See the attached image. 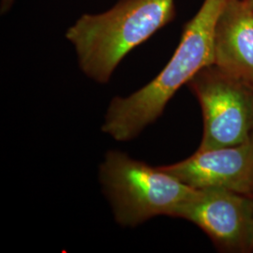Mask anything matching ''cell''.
Wrapping results in <instances>:
<instances>
[{"mask_svg": "<svg viewBox=\"0 0 253 253\" xmlns=\"http://www.w3.org/2000/svg\"><path fill=\"white\" fill-rule=\"evenodd\" d=\"M226 0H204L183 27L180 42L169 62L153 80L127 97L113 99L101 130L115 140L134 139L163 115L182 85L204 68L214 65V34Z\"/></svg>", "mask_w": 253, "mask_h": 253, "instance_id": "obj_1", "label": "cell"}, {"mask_svg": "<svg viewBox=\"0 0 253 253\" xmlns=\"http://www.w3.org/2000/svg\"><path fill=\"white\" fill-rule=\"evenodd\" d=\"M175 16V0H119L103 12L83 14L65 36L84 75L107 84L126 54Z\"/></svg>", "mask_w": 253, "mask_h": 253, "instance_id": "obj_2", "label": "cell"}, {"mask_svg": "<svg viewBox=\"0 0 253 253\" xmlns=\"http://www.w3.org/2000/svg\"><path fill=\"white\" fill-rule=\"evenodd\" d=\"M100 181L123 227L138 226L161 215L173 216L197 190L160 167L130 158L118 150L108 151L100 167Z\"/></svg>", "mask_w": 253, "mask_h": 253, "instance_id": "obj_3", "label": "cell"}, {"mask_svg": "<svg viewBox=\"0 0 253 253\" xmlns=\"http://www.w3.org/2000/svg\"><path fill=\"white\" fill-rule=\"evenodd\" d=\"M203 111L204 135L198 150L241 145L253 132V88L211 65L189 83Z\"/></svg>", "mask_w": 253, "mask_h": 253, "instance_id": "obj_4", "label": "cell"}, {"mask_svg": "<svg viewBox=\"0 0 253 253\" xmlns=\"http://www.w3.org/2000/svg\"><path fill=\"white\" fill-rule=\"evenodd\" d=\"M172 217L197 225L220 250H253V197L221 189L197 190Z\"/></svg>", "mask_w": 253, "mask_h": 253, "instance_id": "obj_5", "label": "cell"}, {"mask_svg": "<svg viewBox=\"0 0 253 253\" xmlns=\"http://www.w3.org/2000/svg\"><path fill=\"white\" fill-rule=\"evenodd\" d=\"M160 168L195 190L221 189L253 198V139L241 145L198 150Z\"/></svg>", "mask_w": 253, "mask_h": 253, "instance_id": "obj_6", "label": "cell"}, {"mask_svg": "<svg viewBox=\"0 0 253 253\" xmlns=\"http://www.w3.org/2000/svg\"><path fill=\"white\" fill-rule=\"evenodd\" d=\"M214 65L253 88V9L226 0L214 34Z\"/></svg>", "mask_w": 253, "mask_h": 253, "instance_id": "obj_7", "label": "cell"}, {"mask_svg": "<svg viewBox=\"0 0 253 253\" xmlns=\"http://www.w3.org/2000/svg\"><path fill=\"white\" fill-rule=\"evenodd\" d=\"M16 0H1L0 1V13L2 15L6 14L9 9L12 8Z\"/></svg>", "mask_w": 253, "mask_h": 253, "instance_id": "obj_8", "label": "cell"}, {"mask_svg": "<svg viewBox=\"0 0 253 253\" xmlns=\"http://www.w3.org/2000/svg\"><path fill=\"white\" fill-rule=\"evenodd\" d=\"M244 2L248 6L253 9V0H244Z\"/></svg>", "mask_w": 253, "mask_h": 253, "instance_id": "obj_9", "label": "cell"}, {"mask_svg": "<svg viewBox=\"0 0 253 253\" xmlns=\"http://www.w3.org/2000/svg\"><path fill=\"white\" fill-rule=\"evenodd\" d=\"M252 138L253 139V135H252Z\"/></svg>", "mask_w": 253, "mask_h": 253, "instance_id": "obj_10", "label": "cell"}]
</instances>
